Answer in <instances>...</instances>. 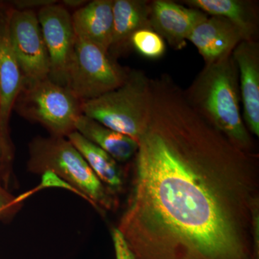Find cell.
Masks as SVG:
<instances>
[{
    "instance_id": "cell-1",
    "label": "cell",
    "mask_w": 259,
    "mask_h": 259,
    "mask_svg": "<svg viewBox=\"0 0 259 259\" xmlns=\"http://www.w3.org/2000/svg\"><path fill=\"white\" fill-rule=\"evenodd\" d=\"M117 229L131 259H259V163L190 105L169 75L149 117Z\"/></svg>"
},
{
    "instance_id": "cell-2",
    "label": "cell",
    "mask_w": 259,
    "mask_h": 259,
    "mask_svg": "<svg viewBox=\"0 0 259 259\" xmlns=\"http://www.w3.org/2000/svg\"><path fill=\"white\" fill-rule=\"evenodd\" d=\"M185 93L194 110L231 142L245 151H255L242 116L238 71L233 54L204 65Z\"/></svg>"
},
{
    "instance_id": "cell-3",
    "label": "cell",
    "mask_w": 259,
    "mask_h": 259,
    "mask_svg": "<svg viewBox=\"0 0 259 259\" xmlns=\"http://www.w3.org/2000/svg\"><path fill=\"white\" fill-rule=\"evenodd\" d=\"M27 167L35 175L54 174L100 212L112 210L117 206L116 194L100 182L66 138H34L28 146Z\"/></svg>"
},
{
    "instance_id": "cell-4",
    "label": "cell",
    "mask_w": 259,
    "mask_h": 259,
    "mask_svg": "<svg viewBox=\"0 0 259 259\" xmlns=\"http://www.w3.org/2000/svg\"><path fill=\"white\" fill-rule=\"evenodd\" d=\"M151 79L141 70H131L125 82L100 97L82 102V114L139 141L149 117Z\"/></svg>"
},
{
    "instance_id": "cell-5",
    "label": "cell",
    "mask_w": 259,
    "mask_h": 259,
    "mask_svg": "<svg viewBox=\"0 0 259 259\" xmlns=\"http://www.w3.org/2000/svg\"><path fill=\"white\" fill-rule=\"evenodd\" d=\"M81 103L69 89L47 79L23 83L14 108L24 118L44 126L51 136L66 138L76 131Z\"/></svg>"
},
{
    "instance_id": "cell-6",
    "label": "cell",
    "mask_w": 259,
    "mask_h": 259,
    "mask_svg": "<svg viewBox=\"0 0 259 259\" xmlns=\"http://www.w3.org/2000/svg\"><path fill=\"white\" fill-rule=\"evenodd\" d=\"M130 71L102 48L76 37L66 88L81 102L88 101L119 88Z\"/></svg>"
},
{
    "instance_id": "cell-7",
    "label": "cell",
    "mask_w": 259,
    "mask_h": 259,
    "mask_svg": "<svg viewBox=\"0 0 259 259\" xmlns=\"http://www.w3.org/2000/svg\"><path fill=\"white\" fill-rule=\"evenodd\" d=\"M8 13L10 41L23 83L49 79L50 63L36 11L10 8Z\"/></svg>"
},
{
    "instance_id": "cell-8",
    "label": "cell",
    "mask_w": 259,
    "mask_h": 259,
    "mask_svg": "<svg viewBox=\"0 0 259 259\" xmlns=\"http://www.w3.org/2000/svg\"><path fill=\"white\" fill-rule=\"evenodd\" d=\"M37 16L50 63L49 79L66 87L76 39L71 14L56 3L37 10Z\"/></svg>"
},
{
    "instance_id": "cell-9",
    "label": "cell",
    "mask_w": 259,
    "mask_h": 259,
    "mask_svg": "<svg viewBox=\"0 0 259 259\" xmlns=\"http://www.w3.org/2000/svg\"><path fill=\"white\" fill-rule=\"evenodd\" d=\"M151 8V30L175 50L183 49L192 30L209 17L201 10L168 0H153Z\"/></svg>"
},
{
    "instance_id": "cell-10",
    "label": "cell",
    "mask_w": 259,
    "mask_h": 259,
    "mask_svg": "<svg viewBox=\"0 0 259 259\" xmlns=\"http://www.w3.org/2000/svg\"><path fill=\"white\" fill-rule=\"evenodd\" d=\"M23 81V74L10 41L8 9L0 10V131L9 142H11L10 115Z\"/></svg>"
},
{
    "instance_id": "cell-11",
    "label": "cell",
    "mask_w": 259,
    "mask_h": 259,
    "mask_svg": "<svg viewBox=\"0 0 259 259\" xmlns=\"http://www.w3.org/2000/svg\"><path fill=\"white\" fill-rule=\"evenodd\" d=\"M239 79L243 121L248 132L259 136V44L243 40L233 51Z\"/></svg>"
},
{
    "instance_id": "cell-12",
    "label": "cell",
    "mask_w": 259,
    "mask_h": 259,
    "mask_svg": "<svg viewBox=\"0 0 259 259\" xmlns=\"http://www.w3.org/2000/svg\"><path fill=\"white\" fill-rule=\"evenodd\" d=\"M245 39L236 25L221 17L209 16L199 24L187 40L197 48L205 64L217 62L231 56Z\"/></svg>"
},
{
    "instance_id": "cell-13",
    "label": "cell",
    "mask_w": 259,
    "mask_h": 259,
    "mask_svg": "<svg viewBox=\"0 0 259 259\" xmlns=\"http://www.w3.org/2000/svg\"><path fill=\"white\" fill-rule=\"evenodd\" d=\"M151 3L148 0H113V31L108 54L113 59L132 49L131 37L143 29H151Z\"/></svg>"
},
{
    "instance_id": "cell-14",
    "label": "cell",
    "mask_w": 259,
    "mask_h": 259,
    "mask_svg": "<svg viewBox=\"0 0 259 259\" xmlns=\"http://www.w3.org/2000/svg\"><path fill=\"white\" fill-rule=\"evenodd\" d=\"M76 37L108 52L113 31V0L88 2L71 14Z\"/></svg>"
},
{
    "instance_id": "cell-15",
    "label": "cell",
    "mask_w": 259,
    "mask_h": 259,
    "mask_svg": "<svg viewBox=\"0 0 259 259\" xmlns=\"http://www.w3.org/2000/svg\"><path fill=\"white\" fill-rule=\"evenodd\" d=\"M184 4L209 16L221 17L236 25L247 40H256L258 10L255 2L247 0H185Z\"/></svg>"
},
{
    "instance_id": "cell-16",
    "label": "cell",
    "mask_w": 259,
    "mask_h": 259,
    "mask_svg": "<svg viewBox=\"0 0 259 259\" xmlns=\"http://www.w3.org/2000/svg\"><path fill=\"white\" fill-rule=\"evenodd\" d=\"M75 130L118 163L133 159L139 148L137 141L132 138L108 128L83 114L76 121Z\"/></svg>"
},
{
    "instance_id": "cell-17",
    "label": "cell",
    "mask_w": 259,
    "mask_h": 259,
    "mask_svg": "<svg viewBox=\"0 0 259 259\" xmlns=\"http://www.w3.org/2000/svg\"><path fill=\"white\" fill-rule=\"evenodd\" d=\"M81 153L97 178L114 194L122 190L124 185L123 171L110 155L74 131L66 137Z\"/></svg>"
},
{
    "instance_id": "cell-18",
    "label": "cell",
    "mask_w": 259,
    "mask_h": 259,
    "mask_svg": "<svg viewBox=\"0 0 259 259\" xmlns=\"http://www.w3.org/2000/svg\"><path fill=\"white\" fill-rule=\"evenodd\" d=\"M131 47L141 56L150 59H158L165 55V40L151 29H143L131 37Z\"/></svg>"
},
{
    "instance_id": "cell-19",
    "label": "cell",
    "mask_w": 259,
    "mask_h": 259,
    "mask_svg": "<svg viewBox=\"0 0 259 259\" xmlns=\"http://www.w3.org/2000/svg\"><path fill=\"white\" fill-rule=\"evenodd\" d=\"M10 175L0 166V221L13 218L21 208L24 197H16L8 190Z\"/></svg>"
},
{
    "instance_id": "cell-20",
    "label": "cell",
    "mask_w": 259,
    "mask_h": 259,
    "mask_svg": "<svg viewBox=\"0 0 259 259\" xmlns=\"http://www.w3.org/2000/svg\"><path fill=\"white\" fill-rule=\"evenodd\" d=\"M13 160V148L12 142L3 137L0 131V166L11 176V163Z\"/></svg>"
},
{
    "instance_id": "cell-21",
    "label": "cell",
    "mask_w": 259,
    "mask_h": 259,
    "mask_svg": "<svg viewBox=\"0 0 259 259\" xmlns=\"http://www.w3.org/2000/svg\"><path fill=\"white\" fill-rule=\"evenodd\" d=\"M58 3L59 2L56 0H19L13 2V4L15 5L14 9L36 11V10Z\"/></svg>"
},
{
    "instance_id": "cell-22",
    "label": "cell",
    "mask_w": 259,
    "mask_h": 259,
    "mask_svg": "<svg viewBox=\"0 0 259 259\" xmlns=\"http://www.w3.org/2000/svg\"><path fill=\"white\" fill-rule=\"evenodd\" d=\"M113 243L116 259H131V255L125 242L122 239H116Z\"/></svg>"
},
{
    "instance_id": "cell-23",
    "label": "cell",
    "mask_w": 259,
    "mask_h": 259,
    "mask_svg": "<svg viewBox=\"0 0 259 259\" xmlns=\"http://www.w3.org/2000/svg\"><path fill=\"white\" fill-rule=\"evenodd\" d=\"M88 3V2L85 1V0H64V1H62L61 5H64L66 9L74 8V10H76L79 9Z\"/></svg>"
}]
</instances>
